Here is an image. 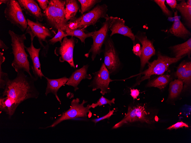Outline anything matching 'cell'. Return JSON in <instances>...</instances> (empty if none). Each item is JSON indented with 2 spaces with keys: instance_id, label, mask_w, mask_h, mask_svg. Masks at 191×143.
I'll list each match as a JSON object with an SVG mask.
<instances>
[{
  "instance_id": "1",
  "label": "cell",
  "mask_w": 191,
  "mask_h": 143,
  "mask_svg": "<svg viewBox=\"0 0 191 143\" xmlns=\"http://www.w3.org/2000/svg\"><path fill=\"white\" fill-rule=\"evenodd\" d=\"M36 81L34 77L27 75L23 71H19L14 78L7 81L2 96L11 98L18 105L27 99H36L39 92L35 86Z\"/></svg>"
},
{
  "instance_id": "2",
  "label": "cell",
  "mask_w": 191,
  "mask_h": 143,
  "mask_svg": "<svg viewBox=\"0 0 191 143\" xmlns=\"http://www.w3.org/2000/svg\"><path fill=\"white\" fill-rule=\"evenodd\" d=\"M8 33L11 41L12 52L14 59L11 66L16 72L22 71L27 73L29 76L33 77L30 72L29 63L28 59V55L25 51V41L26 39V34H17L9 30Z\"/></svg>"
},
{
  "instance_id": "3",
  "label": "cell",
  "mask_w": 191,
  "mask_h": 143,
  "mask_svg": "<svg viewBox=\"0 0 191 143\" xmlns=\"http://www.w3.org/2000/svg\"><path fill=\"white\" fill-rule=\"evenodd\" d=\"M65 3L66 0H49L47 7L43 13V20L47 25L54 29H60L65 32L68 23L65 18Z\"/></svg>"
},
{
  "instance_id": "4",
  "label": "cell",
  "mask_w": 191,
  "mask_h": 143,
  "mask_svg": "<svg viewBox=\"0 0 191 143\" xmlns=\"http://www.w3.org/2000/svg\"><path fill=\"white\" fill-rule=\"evenodd\" d=\"M108 6L106 4L97 5L88 12L78 18L75 17L68 23V27L74 30L85 28L91 25H94L101 18H106L108 16L107 14Z\"/></svg>"
},
{
  "instance_id": "5",
  "label": "cell",
  "mask_w": 191,
  "mask_h": 143,
  "mask_svg": "<svg viewBox=\"0 0 191 143\" xmlns=\"http://www.w3.org/2000/svg\"><path fill=\"white\" fill-rule=\"evenodd\" d=\"M184 56L178 57H170L163 55L158 52L157 59L151 63H148V68L136 75L142 76L139 78L135 85L136 86L142 81L150 78L152 75L163 74L168 69L170 65L177 62Z\"/></svg>"
},
{
  "instance_id": "6",
  "label": "cell",
  "mask_w": 191,
  "mask_h": 143,
  "mask_svg": "<svg viewBox=\"0 0 191 143\" xmlns=\"http://www.w3.org/2000/svg\"><path fill=\"white\" fill-rule=\"evenodd\" d=\"M28 27L25 34H29L30 36L31 42H33L35 37L37 39L40 45L41 54L43 57H45L48 52L43 42L45 43L49 47V44L46 39L47 37H53L54 34L44 24L41 22L36 21H33L27 19Z\"/></svg>"
},
{
  "instance_id": "7",
  "label": "cell",
  "mask_w": 191,
  "mask_h": 143,
  "mask_svg": "<svg viewBox=\"0 0 191 143\" xmlns=\"http://www.w3.org/2000/svg\"><path fill=\"white\" fill-rule=\"evenodd\" d=\"M4 13L6 20L12 24L18 27L22 32L28 27L27 19L18 1L9 0L6 4Z\"/></svg>"
},
{
  "instance_id": "8",
  "label": "cell",
  "mask_w": 191,
  "mask_h": 143,
  "mask_svg": "<svg viewBox=\"0 0 191 143\" xmlns=\"http://www.w3.org/2000/svg\"><path fill=\"white\" fill-rule=\"evenodd\" d=\"M79 99L77 98L73 99L71 102L70 108L63 112L61 116L56 120L51 125L43 128L54 127L62 121L79 117L85 118L87 116V114L90 113L89 109L90 105L88 104L84 107V104L87 101L83 100L82 103H79Z\"/></svg>"
},
{
  "instance_id": "9",
  "label": "cell",
  "mask_w": 191,
  "mask_h": 143,
  "mask_svg": "<svg viewBox=\"0 0 191 143\" xmlns=\"http://www.w3.org/2000/svg\"><path fill=\"white\" fill-rule=\"evenodd\" d=\"M112 17L108 16L105 19V21L102 24L101 28L98 31L95 30L93 31L91 36L93 43L88 52L85 55L86 57H87L90 53H91V58L92 61L94 60L97 55H100L102 52V46L108 37Z\"/></svg>"
},
{
  "instance_id": "10",
  "label": "cell",
  "mask_w": 191,
  "mask_h": 143,
  "mask_svg": "<svg viewBox=\"0 0 191 143\" xmlns=\"http://www.w3.org/2000/svg\"><path fill=\"white\" fill-rule=\"evenodd\" d=\"M77 42V39L73 37L69 39L67 37L63 38L61 46L56 47L54 51L57 56H59L60 62L66 61L71 67L75 68L73 59V51L75 44Z\"/></svg>"
},
{
  "instance_id": "11",
  "label": "cell",
  "mask_w": 191,
  "mask_h": 143,
  "mask_svg": "<svg viewBox=\"0 0 191 143\" xmlns=\"http://www.w3.org/2000/svg\"><path fill=\"white\" fill-rule=\"evenodd\" d=\"M94 77L89 87L92 88V91L98 89L101 90L100 92L103 95L110 91L109 87L110 83L113 81L110 78V72L104 63L100 70L93 73Z\"/></svg>"
},
{
  "instance_id": "12",
  "label": "cell",
  "mask_w": 191,
  "mask_h": 143,
  "mask_svg": "<svg viewBox=\"0 0 191 143\" xmlns=\"http://www.w3.org/2000/svg\"><path fill=\"white\" fill-rule=\"evenodd\" d=\"M136 121H140L148 124L151 123L147 117V114L144 106H138L128 107V112L123 119L112 127L116 129L124 124Z\"/></svg>"
},
{
  "instance_id": "13",
  "label": "cell",
  "mask_w": 191,
  "mask_h": 143,
  "mask_svg": "<svg viewBox=\"0 0 191 143\" xmlns=\"http://www.w3.org/2000/svg\"><path fill=\"white\" fill-rule=\"evenodd\" d=\"M104 64L110 74L114 72L120 65V62L112 39L107 37L105 42Z\"/></svg>"
},
{
  "instance_id": "14",
  "label": "cell",
  "mask_w": 191,
  "mask_h": 143,
  "mask_svg": "<svg viewBox=\"0 0 191 143\" xmlns=\"http://www.w3.org/2000/svg\"><path fill=\"white\" fill-rule=\"evenodd\" d=\"M142 45V53L140 57L141 69L142 70L146 64L148 63L151 57L155 54V50L152 43L148 40L144 33L135 35Z\"/></svg>"
},
{
  "instance_id": "15",
  "label": "cell",
  "mask_w": 191,
  "mask_h": 143,
  "mask_svg": "<svg viewBox=\"0 0 191 143\" xmlns=\"http://www.w3.org/2000/svg\"><path fill=\"white\" fill-rule=\"evenodd\" d=\"M125 21L117 17H112L109 29L111 31L110 36L111 37L115 34H119L130 38L133 41H135V37L131 28L125 24Z\"/></svg>"
},
{
  "instance_id": "16",
  "label": "cell",
  "mask_w": 191,
  "mask_h": 143,
  "mask_svg": "<svg viewBox=\"0 0 191 143\" xmlns=\"http://www.w3.org/2000/svg\"><path fill=\"white\" fill-rule=\"evenodd\" d=\"M25 49L29 53L32 62V69L36 80L37 81L39 78L41 79L42 77H45L41 71V64L39 57V53L41 48H35L33 45V42H31L30 47H27L25 46Z\"/></svg>"
},
{
  "instance_id": "17",
  "label": "cell",
  "mask_w": 191,
  "mask_h": 143,
  "mask_svg": "<svg viewBox=\"0 0 191 143\" xmlns=\"http://www.w3.org/2000/svg\"><path fill=\"white\" fill-rule=\"evenodd\" d=\"M23 10L26 14L40 22L43 20V13L36 1L34 0H18Z\"/></svg>"
},
{
  "instance_id": "18",
  "label": "cell",
  "mask_w": 191,
  "mask_h": 143,
  "mask_svg": "<svg viewBox=\"0 0 191 143\" xmlns=\"http://www.w3.org/2000/svg\"><path fill=\"white\" fill-rule=\"evenodd\" d=\"M88 66V65H84L80 69L75 70L69 78L65 84L73 86L75 91L79 89L77 86L82 80L90 79L92 78L91 75L87 73Z\"/></svg>"
},
{
  "instance_id": "19",
  "label": "cell",
  "mask_w": 191,
  "mask_h": 143,
  "mask_svg": "<svg viewBox=\"0 0 191 143\" xmlns=\"http://www.w3.org/2000/svg\"><path fill=\"white\" fill-rule=\"evenodd\" d=\"M175 76L184 83V89L189 86L191 82V62H182L178 67Z\"/></svg>"
},
{
  "instance_id": "20",
  "label": "cell",
  "mask_w": 191,
  "mask_h": 143,
  "mask_svg": "<svg viewBox=\"0 0 191 143\" xmlns=\"http://www.w3.org/2000/svg\"><path fill=\"white\" fill-rule=\"evenodd\" d=\"M45 78L47 80V86L45 93V95L47 96L49 93L53 94L61 104V101L58 96L57 92L62 86L66 84L69 78L66 76L57 79H50L45 77Z\"/></svg>"
},
{
  "instance_id": "21",
  "label": "cell",
  "mask_w": 191,
  "mask_h": 143,
  "mask_svg": "<svg viewBox=\"0 0 191 143\" xmlns=\"http://www.w3.org/2000/svg\"><path fill=\"white\" fill-rule=\"evenodd\" d=\"M174 20L169 32L178 37L185 38L190 35V32L185 27L178 15L177 11L174 12Z\"/></svg>"
},
{
  "instance_id": "22",
  "label": "cell",
  "mask_w": 191,
  "mask_h": 143,
  "mask_svg": "<svg viewBox=\"0 0 191 143\" xmlns=\"http://www.w3.org/2000/svg\"><path fill=\"white\" fill-rule=\"evenodd\" d=\"M19 105L11 98L7 96L0 98V110L11 117L14 113Z\"/></svg>"
},
{
  "instance_id": "23",
  "label": "cell",
  "mask_w": 191,
  "mask_h": 143,
  "mask_svg": "<svg viewBox=\"0 0 191 143\" xmlns=\"http://www.w3.org/2000/svg\"><path fill=\"white\" fill-rule=\"evenodd\" d=\"M174 53L176 57L187 55L190 57L191 53V38L185 42L170 47Z\"/></svg>"
},
{
  "instance_id": "24",
  "label": "cell",
  "mask_w": 191,
  "mask_h": 143,
  "mask_svg": "<svg viewBox=\"0 0 191 143\" xmlns=\"http://www.w3.org/2000/svg\"><path fill=\"white\" fill-rule=\"evenodd\" d=\"M65 6V18L68 21L75 17L79 6L75 0H66Z\"/></svg>"
},
{
  "instance_id": "25",
  "label": "cell",
  "mask_w": 191,
  "mask_h": 143,
  "mask_svg": "<svg viewBox=\"0 0 191 143\" xmlns=\"http://www.w3.org/2000/svg\"><path fill=\"white\" fill-rule=\"evenodd\" d=\"M171 79L169 75H161L149 81L146 86L157 87L161 90L166 86Z\"/></svg>"
},
{
  "instance_id": "26",
  "label": "cell",
  "mask_w": 191,
  "mask_h": 143,
  "mask_svg": "<svg viewBox=\"0 0 191 143\" xmlns=\"http://www.w3.org/2000/svg\"><path fill=\"white\" fill-rule=\"evenodd\" d=\"M84 28L77 29L72 30L70 29L68 26L67 27L65 32L68 36L75 37L78 38L82 43H85V39L89 37H91L93 31L85 33Z\"/></svg>"
},
{
  "instance_id": "27",
  "label": "cell",
  "mask_w": 191,
  "mask_h": 143,
  "mask_svg": "<svg viewBox=\"0 0 191 143\" xmlns=\"http://www.w3.org/2000/svg\"><path fill=\"white\" fill-rule=\"evenodd\" d=\"M183 83L181 80L179 79L175 80L170 82L169 96L170 99H174L179 95L182 90Z\"/></svg>"
},
{
  "instance_id": "28",
  "label": "cell",
  "mask_w": 191,
  "mask_h": 143,
  "mask_svg": "<svg viewBox=\"0 0 191 143\" xmlns=\"http://www.w3.org/2000/svg\"><path fill=\"white\" fill-rule=\"evenodd\" d=\"M176 9L180 12L189 27L191 24V7L187 5L184 0L177 4Z\"/></svg>"
},
{
  "instance_id": "29",
  "label": "cell",
  "mask_w": 191,
  "mask_h": 143,
  "mask_svg": "<svg viewBox=\"0 0 191 143\" xmlns=\"http://www.w3.org/2000/svg\"><path fill=\"white\" fill-rule=\"evenodd\" d=\"M5 57L3 56V53L0 52V88L4 89L6 82L9 78L8 74L3 72L2 69L1 65L5 61Z\"/></svg>"
},
{
  "instance_id": "30",
  "label": "cell",
  "mask_w": 191,
  "mask_h": 143,
  "mask_svg": "<svg viewBox=\"0 0 191 143\" xmlns=\"http://www.w3.org/2000/svg\"><path fill=\"white\" fill-rule=\"evenodd\" d=\"M81 5V13L83 14L89 11L96 4L100 2L99 0H78Z\"/></svg>"
},
{
  "instance_id": "31",
  "label": "cell",
  "mask_w": 191,
  "mask_h": 143,
  "mask_svg": "<svg viewBox=\"0 0 191 143\" xmlns=\"http://www.w3.org/2000/svg\"><path fill=\"white\" fill-rule=\"evenodd\" d=\"M57 32L51 39L48 40L49 44L54 45L58 42H59L61 44L62 43L63 38L68 36V35L63 31L58 29Z\"/></svg>"
},
{
  "instance_id": "32",
  "label": "cell",
  "mask_w": 191,
  "mask_h": 143,
  "mask_svg": "<svg viewBox=\"0 0 191 143\" xmlns=\"http://www.w3.org/2000/svg\"><path fill=\"white\" fill-rule=\"evenodd\" d=\"M115 99L113 98L112 100H109L103 96H102L95 103H93L90 105L91 108H95L98 106H101L104 104H108L110 106L112 104L115 103Z\"/></svg>"
},
{
  "instance_id": "33",
  "label": "cell",
  "mask_w": 191,
  "mask_h": 143,
  "mask_svg": "<svg viewBox=\"0 0 191 143\" xmlns=\"http://www.w3.org/2000/svg\"><path fill=\"white\" fill-rule=\"evenodd\" d=\"M165 0H155L154 1L160 7L163 12L169 17H172V12L166 7L165 4Z\"/></svg>"
},
{
  "instance_id": "34",
  "label": "cell",
  "mask_w": 191,
  "mask_h": 143,
  "mask_svg": "<svg viewBox=\"0 0 191 143\" xmlns=\"http://www.w3.org/2000/svg\"><path fill=\"white\" fill-rule=\"evenodd\" d=\"M114 110H110L109 112L100 118L94 119L92 120V121L94 122L95 124L99 122L101 120H104L106 119H108L110 118L112 115L114 114Z\"/></svg>"
},
{
  "instance_id": "35",
  "label": "cell",
  "mask_w": 191,
  "mask_h": 143,
  "mask_svg": "<svg viewBox=\"0 0 191 143\" xmlns=\"http://www.w3.org/2000/svg\"><path fill=\"white\" fill-rule=\"evenodd\" d=\"M185 127L188 128L189 126L187 124L184 123L183 122H178L176 124L172 125L167 128V129L171 130L172 129H177Z\"/></svg>"
},
{
  "instance_id": "36",
  "label": "cell",
  "mask_w": 191,
  "mask_h": 143,
  "mask_svg": "<svg viewBox=\"0 0 191 143\" xmlns=\"http://www.w3.org/2000/svg\"><path fill=\"white\" fill-rule=\"evenodd\" d=\"M132 51L134 54L140 58L142 53V48L140 44L138 43L134 45Z\"/></svg>"
},
{
  "instance_id": "37",
  "label": "cell",
  "mask_w": 191,
  "mask_h": 143,
  "mask_svg": "<svg viewBox=\"0 0 191 143\" xmlns=\"http://www.w3.org/2000/svg\"><path fill=\"white\" fill-rule=\"evenodd\" d=\"M36 1L43 11L47 8L49 3V1L48 0H36Z\"/></svg>"
},
{
  "instance_id": "38",
  "label": "cell",
  "mask_w": 191,
  "mask_h": 143,
  "mask_svg": "<svg viewBox=\"0 0 191 143\" xmlns=\"http://www.w3.org/2000/svg\"><path fill=\"white\" fill-rule=\"evenodd\" d=\"M131 95L134 100L139 95L140 92L137 89L130 88Z\"/></svg>"
},
{
  "instance_id": "39",
  "label": "cell",
  "mask_w": 191,
  "mask_h": 143,
  "mask_svg": "<svg viewBox=\"0 0 191 143\" xmlns=\"http://www.w3.org/2000/svg\"><path fill=\"white\" fill-rule=\"evenodd\" d=\"M166 3L172 9L176 8L177 5V3L176 0H166Z\"/></svg>"
},
{
  "instance_id": "40",
  "label": "cell",
  "mask_w": 191,
  "mask_h": 143,
  "mask_svg": "<svg viewBox=\"0 0 191 143\" xmlns=\"http://www.w3.org/2000/svg\"><path fill=\"white\" fill-rule=\"evenodd\" d=\"M0 48L3 50H7L9 49V47L5 44L4 42L1 39L0 40Z\"/></svg>"
},
{
  "instance_id": "41",
  "label": "cell",
  "mask_w": 191,
  "mask_h": 143,
  "mask_svg": "<svg viewBox=\"0 0 191 143\" xmlns=\"http://www.w3.org/2000/svg\"><path fill=\"white\" fill-rule=\"evenodd\" d=\"M9 0H0V5L3 3L5 4H6L8 2Z\"/></svg>"
},
{
  "instance_id": "42",
  "label": "cell",
  "mask_w": 191,
  "mask_h": 143,
  "mask_svg": "<svg viewBox=\"0 0 191 143\" xmlns=\"http://www.w3.org/2000/svg\"><path fill=\"white\" fill-rule=\"evenodd\" d=\"M168 20L171 21H174V17H169L168 19Z\"/></svg>"
},
{
  "instance_id": "43",
  "label": "cell",
  "mask_w": 191,
  "mask_h": 143,
  "mask_svg": "<svg viewBox=\"0 0 191 143\" xmlns=\"http://www.w3.org/2000/svg\"><path fill=\"white\" fill-rule=\"evenodd\" d=\"M186 4L187 5L191 7V0H188L187 1V2L186 3Z\"/></svg>"
}]
</instances>
